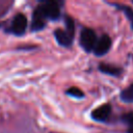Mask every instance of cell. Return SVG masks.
I'll list each match as a JSON object with an SVG mask.
<instances>
[{
    "label": "cell",
    "instance_id": "obj_3",
    "mask_svg": "<svg viewBox=\"0 0 133 133\" xmlns=\"http://www.w3.org/2000/svg\"><path fill=\"white\" fill-rule=\"evenodd\" d=\"M27 25H28V21H27L26 16L23 14H18V15H16V17L12 20L10 31H11V33H14L16 35H22L26 31Z\"/></svg>",
    "mask_w": 133,
    "mask_h": 133
},
{
    "label": "cell",
    "instance_id": "obj_6",
    "mask_svg": "<svg viewBox=\"0 0 133 133\" xmlns=\"http://www.w3.org/2000/svg\"><path fill=\"white\" fill-rule=\"evenodd\" d=\"M46 19L43 17V15L39 12V10L37 8H35V10L33 11V16H32V22H31V30L33 31H38L45 28L46 26Z\"/></svg>",
    "mask_w": 133,
    "mask_h": 133
},
{
    "label": "cell",
    "instance_id": "obj_12",
    "mask_svg": "<svg viewBox=\"0 0 133 133\" xmlns=\"http://www.w3.org/2000/svg\"><path fill=\"white\" fill-rule=\"evenodd\" d=\"M122 7H123V10L125 11V14H126L131 26H132V28H133V9L131 7H129V6H124V5H122Z\"/></svg>",
    "mask_w": 133,
    "mask_h": 133
},
{
    "label": "cell",
    "instance_id": "obj_5",
    "mask_svg": "<svg viewBox=\"0 0 133 133\" xmlns=\"http://www.w3.org/2000/svg\"><path fill=\"white\" fill-rule=\"evenodd\" d=\"M110 113H111V106L109 104H104L91 112V117L97 122H105L108 119Z\"/></svg>",
    "mask_w": 133,
    "mask_h": 133
},
{
    "label": "cell",
    "instance_id": "obj_1",
    "mask_svg": "<svg viewBox=\"0 0 133 133\" xmlns=\"http://www.w3.org/2000/svg\"><path fill=\"white\" fill-rule=\"evenodd\" d=\"M46 20H57L60 16V9L57 2L46 1L36 7Z\"/></svg>",
    "mask_w": 133,
    "mask_h": 133
},
{
    "label": "cell",
    "instance_id": "obj_13",
    "mask_svg": "<svg viewBox=\"0 0 133 133\" xmlns=\"http://www.w3.org/2000/svg\"><path fill=\"white\" fill-rule=\"evenodd\" d=\"M123 122H125L127 125L133 127V111H130V112H127L123 115L122 117Z\"/></svg>",
    "mask_w": 133,
    "mask_h": 133
},
{
    "label": "cell",
    "instance_id": "obj_7",
    "mask_svg": "<svg viewBox=\"0 0 133 133\" xmlns=\"http://www.w3.org/2000/svg\"><path fill=\"white\" fill-rule=\"evenodd\" d=\"M54 36L57 41V43L60 46L63 47H70L73 43V38L70 34H68V32L65 30H61V29H57L54 31Z\"/></svg>",
    "mask_w": 133,
    "mask_h": 133
},
{
    "label": "cell",
    "instance_id": "obj_11",
    "mask_svg": "<svg viewBox=\"0 0 133 133\" xmlns=\"http://www.w3.org/2000/svg\"><path fill=\"white\" fill-rule=\"evenodd\" d=\"M66 94H68L69 96L74 97V98H77V99H79V98H83V97H84L83 91H82L80 88L75 87V86H74V87L69 88V89L66 90Z\"/></svg>",
    "mask_w": 133,
    "mask_h": 133
},
{
    "label": "cell",
    "instance_id": "obj_9",
    "mask_svg": "<svg viewBox=\"0 0 133 133\" xmlns=\"http://www.w3.org/2000/svg\"><path fill=\"white\" fill-rule=\"evenodd\" d=\"M121 99L124 102H133V84H131L122 91Z\"/></svg>",
    "mask_w": 133,
    "mask_h": 133
},
{
    "label": "cell",
    "instance_id": "obj_4",
    "mask_svg": "<svg viewBox=\"0 0 133 133\" xmlns=\"http://www.w3.org/2000/svg\"><path fill=\"white\" fill-rule=\"evenodd\" d=\"M110 47H111V38L107 34H104L99 39H97V43L94 47V53L98 56H102L108 52Z\"/></svg>",
    "mask_w": 133,
    "mask_h": 133
},
{
    "label": "cell",
    "instance_id": "obj_8",
    "mask_svg": "<svg viewBox=\"0 0 133 133\" xmlns=\"http://www.w3.org/2000/svg\"><path fill=\"white\" fill-rule=\"evenodd\" d=\"M99 70L107 75H111V76H118L122 73V70L119 68L110 65V64H106V63H101L99 66Z\"/></svg>",
    "mask_w": 133,
    "mask_h": 133
},
{
    "label": "cell",
    "instance_id": "obj_2",
    "mask_svg": "<svg viewBox=\"0 0 133 133\" xmlns=\"http://www.w3.org/2000/svg\"><path fill=\"white\" fill-rule=\"evenodd\" d=\"M97 43V35L96 32L90 28L82 29L80 33V45L86 52H90L94 50V47Z\"/></svg>",
    "mask_w": 133,
    "mask_h": 133
},
{
    "label": "cell",
    "instance_id": "obj_10",
    "mask_svg": "<svg viewBox=\"0 0 133 133\" xmlns=\"http://www.w3.org/2000/svg\"><path fill=\"white\" fill-rule=\"evenodd\" d=\"M65 31L68 32V34H70L72 37H74V33H75V23L74 20L66 16L65 17Z\"/></svg>",
    "mask_w": 133,
    "mask_h": 133
},
{
    "label": "cell",
    "instance_id": "obj_14",
    "mask_svg": "<svg viewBox=\"0 0 133 133\" xmlns=\"http://www.w3.org/2000/svg\"><path fill=\"white\" fill-rule=\"evenodd\" d=\"M127 133H133V127H131V128L127 131Z\"/></svg>",
    "mask_w": 133,
    "mask_h": 133
}]
</instances>
